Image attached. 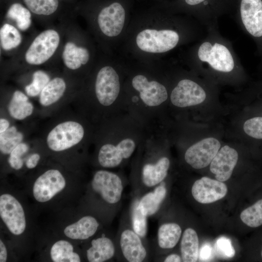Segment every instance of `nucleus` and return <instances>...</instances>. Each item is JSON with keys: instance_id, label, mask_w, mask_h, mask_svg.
I'll use <instances>...</instances> for the list:
<instances>
[{"instance_id": "41", "label": "nucleus", "mask_w": 262, "mask_h": 262, "mask_svg": "<svg viewBox=\"0 0 262 262\" xmlns=\"http://www.w3.org/2000/svg\"><path fill=\"white\" fill-rule=\"evenodd\" d=\"M40 159V155L37 153L31 154L26 160L25 164L29 169H33L35 167Z\"/></svg>"}, {"instance_id": "18", "label": "nucleus", "mask_w": 262, "mask_h": 262, "mask_svg": "<svg viewBox=\"0 0 262 262\" xmlns=\"http://www.w3.org/2000/svg\"><path fill=\"white\" fill-rule=\"evenodd\" d=\"M167 178L138 196L139 207L148 218L158 219L164 213L168 195Z\"/></svg>"}, {"instance_id": "1", "label": "nucleus", "mask_w": 262, "mask_h": 262, "mask_svg": "<svg viewBox=\"0 0 262 262\" xmlns=\"http://www.w3.org/2000/svg\"><path fill=\"white\" fill-rule=\"evenodd\" d=\"M117 115L114 131L99 147L97 159L102 168L123 167L146 139L142 132L144 125L131 115Z\"/></svg>"}, {"instance_id": "35", "label": "nucleus", "mask_w": 262, "mask_h": 262, "mask_svg": "<svg viewBox=\"0 0 262 262\" xmlns=\"http://www.w3.org/2000/svg\"><path fill=\"white\" fill-rule=\"evenodd\" d=\"M49 80V76L45 72L42 70L36 71L33 75L32 82L25 87L26 95L31 97H35L40 95Z\"/></svg>"}, {"instance_id": "17", "label": "nucleus", "mask_w": 262, "mask_h": 262, "mask_svg": "<svg viewBox=\"0 0 262 262\" xmlns=\"http://www.w3.org/2000/svg\"><path fill=\"white\" fill-rule=\"evenodd\" d=\"M240 20L254 37L262 36V0H235Z\"/></svg>"}, {"instance_id": "21", "label": "nucleus", "mask_w": 262, "mask_h": 262, "mask_svg": "<svg viewBox=\"0 0 262 262\" xmlns=\"http://www.w3.org/2000/svg\"><path fill=\"white\" fill-rule=\"evenodd\" d=\"M238 159V154L235 149L224 146L219 149L211 162L210 170L217 180L226 181L231 177Z\"/></svg>"}, {"instance_id": "24", "label": "nucleus", "mask_w": 262, "mask_h": 262, "mask_svg": "<svg viewBox=\"0 0 262 262\" xmlns=\"http://www.w3.org/2000/svg\"><path fill=\"white\" fill-rule=\"evenodd\" d=\"M199 241L196 230L187 228L182 232L180 240V253L182 262H195L199 256Z\"/></svg>"}, {"instance_id": "37", "label": "nucleus", "mask_w": 262, "mask_h": 262, "mask_svg": "<svg viewBox=\"0 0 262 262\" xmlns=\"http://www.w3.org/2000/svg\"><path fill=\"white\" fill-rule=\"evenodd\" d=\"M217 251L224 257H232L235 254V250L230 240L222 237L218 239L215 243Z\"/></svg>"}, {"instance_id": "23", "label": "nucleus", "mask_w": 262, "mask_h": 262, "mask_svg": "<svg viewBox=\"0 0 262 262\" xmlns=\"http://www.w3.org/2000/svg\"><path fill=\"white\" fill-rule=\"evenodd\" d=\"M100 226V222L96 217L87 215L67 226L64 232L65 235L69 238L85 240L93 237L99 229Z\"/></svg>"}, {"instance_id": "19", "label": "nucleus", "mask_w": 262, "mask_h": 262, "mask_svg": "<svg viewBox=\"0 0 262 262\" xmlns=\"http://www.w3.org/2000/svg\"><path fill=\"white\" fill-rule=\"evenodd\" d=\"M228 188L222 181L203 177L196 180L191 188V194L195 200L200 203L216 201L227 194Z\"/></svg>"}, {"instance_id": "13", "label": "nucleus", "mask_w": 262, "mask_h": 262, "mask_svg": "<svg viewBox=\"0 0 262 262\" xmlns=\"http://www.w3.org/2000/svg\"><path fill=\"white\" fill-rule=\"evenodd\" d=\"M0 215L13 234L18 235L25 230L26 223L23 209L13 196L8 194L0 196Z\"/></svg>"}, {"instance_id": "5", "label": "nucleus", "mask_w": 262, "mask_h": 262, "mask_svg": "<svg viewBox=\"0 0 262 262\" xmlns=\"http://www.w3.org/2000/svg\"><path fill=\"white\" fill-rule=\"evenodd\" d=\"M128 182L127 179L119 172L100 169L93 176L90 189L108 207L112 219L122 207L123 193Z\"/></svg>"}, {"instance_id": "26", "label": "nucleus", "mask_w": 262, "mask_h": 262, "mask_svg": "<svg viewBox=\"0 0 262 262\" xmlns=\"http://www.w3.org/2000/svg\"><path fill=\"white\" fill-rule=\"evenodd\" d=\"M66 89V83L62 78L56 77L50 80L39 95L40 104L44 107L53 105L63 96Z\"/></svg>"}, {"instance_id": "9", "label": "nucleus", "mask_w": 262, "mask_h": 262, "mask_svg": "<svg viewBox=\"0 0 262 262\" xmlns=\"http://www.w3.org/2000/svg\"><path fill=\"white\" fill-rule=\"evenodd\" d=\"M180 36L176 31L164 29H145L137 35L136 43L142 50L151 53L165 52L178 44Z\"/></svg>"}, {"instance_id": "8", "label": "nucleus", "mask_w": 262, "mask_h": 262, "mask_svg": "<svg viewBox=\"0 0 262 262\" xmlns=\"http://www.w3.org/2000/svg\"><path fill=\"white\" fill-rule=\"evenodd\" d=\"M196 54L199 61L216 71L229 73L235 67V60L232 52L220 41L209 39L201 42Z\"/></svg>"}, {"instance_id": "7", "label": "nucleus", "mask_w": 262, "mask_h": 262, "mask_svg": "<svg viewBox=\"0 0 262 262\" xmlns=\"http://www.w3.org/2000/svg\"><path fill=\"white\" fill-rule=\"evenodd\" d=\"M120 91L119 77L112 66H105L98 72L95 84L96 103L99 108L108 110L123 108L117 103Z\"/></svg>"}, {"instance_id": "32", "label": "nucleus", "mask_w": 262, "mask_h": 262, "mask_svg": "<svg viewBox=\"0 0 262 262\" xmlns=\"http://www.w3.org/2000/svg\"><path fill=\"white\" fill-rule=\"evenodd\" d=\"M7 17L16 21L17 27L22 31L27 30L31 24L30 11L18 3H14L10 6Z\"/></svg>"}, {"instance_id": "2", "label": "nucleus", "mask_w": 262, "mask_h": 262, "mask_svg": "<svg viewBox=\"0 0 262 262\" xmlns=\"http://www.w3.org/2000/svg\"><path fill=\"white\" fill-rule=\"evenodd\" d=\"M170 164L159 138H146L132 157L129 179L131 196H139L165 180Z\"/></svg>"}, {"instance_id": "39", "label": "nucleus", "mask_w": 262, "mask_h": 262, "mask_svg": "<svg viewBox=\"0 0 262 262\" xmlns=\"http://www.w3.org/2000/svg\"><path fill=\"white\" fill-rule=\"evenodd\" d=\"M29 146L25 143L21 142L12 151L9 156L19 159H22V156L29 151Z\"/></svg>"}, {"instance_id": "15", "label": "nucleus", "mask_w": 262, "mask_h": 262, "mask_svg": "<svg viewBox=\"0 0 262 262\" xmlns=\"http://www.w3.org/2000/svg\"><path fill=\"white\" fill-rule=\"evenodd\" d=\"M206 94L196 82L185 79L180 81L172 90L170 97L172 104L179 108L198 105L206 99Z\"/></svg>"}, {"instance_id": "29", "label": "nucleus", "mask_w": 262, "mask_h": 262, "mask_svg": "<svg viewBox=\"0 0 262 262\" xmlns=\"http://www.w3.org/2000/svg\"><path fill=\"white\" fill-rule=\"evenodd\" d=\"M50 256L55 262H79L80 256L73 251L72 245L65 240L56 242L51 247Z\"/></svg>"}, {"instance_id": "22", "label": "nucleus", "mask_w": 262, "mask_h": 262, "mask_svg": "<svg viewBox=\"0 0 262 262\" xmlns=\"http://www.w3.org/2000/svg\"><path fill=\"white\" fill-rule=\"evenodd\" d=\"M90 246L86 251V258L90 262H104L116 260L115 237L112 238L102 233L91 240Z\"/></svg>"}, {"instance_id": "33", "label": "nucleus", "mask_w": 262, "mask_h": 262, "mask_svg": "<svg viewBox=\"0 0 262 262\" xmlns=\"http://www.w3.org/2000/svg\"><path fill=\"white\" fill-rule=\"evenodd\" d=\"M0 38L1 46L5 50L17 47L22 40L18 31L14 26L7 23L0 28Z\"/></svg>"}, {"instance_id": "34", "label": "nucleus", "mask_w": 262, "mask_h": 262, "mask_svg": "<svg viewBox=\"0 0 262 262\" xmlns=\"http://www.w3.org/2000/svg\"><path fill=\"white\" fill-rule=\"evenodd\" d=\"M28 8L37 15H49L58 6V0H24Z\"/></svg>"}, {"instance_id": "30", "label": "nucleus", "mask_w": 262, "mask_h": 262, "mask_svg": "<svg viewBox=\"0 0 262 262\" xmlns=\"http://www.w3.org/2000/svg\"><path fill=\"white\" fill-rule=\"evenodd\" d=\"M242 221L247 227L256 229L262 226V197L244 210L240 214Z\"/></svg>"}, {"instance_id": "10", "label": "nucleus", "mask_w": 262, "mask_h": 262, "mask_svg": "<svg viewBox=\"0 0 262 262\" xmlns=\"http://www.w3.org/2000/svg\"><path fill=\"white\" fill-rule=\"evenodd\" d=\"M60 37L53 30H47L37 35L27 50L25 58L31 65H39L49 60L59 43Z\"/></svg>"}, {"instance_id": "14", "label": "nucleus", "mask_w": 262, "mask_h": 262, "mask_svg": "<svg viewBox=\"0 0 262 262\" xmlns=\"http://www.w3.org/2000/svg\"><path fill=\"white\" fill-rule=\"evenodd\" d=\"M126 15L125 5L115 0L103 7L98 16V26L103 34L109 37L117 36L124 27Z\"/></svg>"}, {"instance_id": "28", "label": "nucleus", "mask_w": 262, "mask_h": 262, "mask_svg": "<svg viewBox=\"0 0 262 262\" xmlns=\"http://www.w3.org/2000/svg\"><path fill=\"white\" fill-rule=\"evenodd\" d=\"M128 211L133 229L142 238H147L148 217L143 213L139 207L138 196H131Z\"/></svg>"}, {"instance_id": "4", "label": "nucleus", "mask_w": 262, "mask_h": 262, "mask_svg": "<svg viewBox=\"0 0 262 262\" xmlns=\"http://www.w3.org/2000/svg\"><path fill=\"white\" fill-rule=\"evenodd\" d=\"M116 260L123 262H147L153 261L151 244L147 238L138 235L133 229L128 210L121 216L115 237Z\"/></svg>"}, {"instance_id": "42", "label": "nucleus", "mask_w": 262, "mask_h": 262, "mask_svg": "<svg viewBox=\"0 0 262 262\" xmlns=\"http://www.w3.org/2000/svg\"><path fill=\"white\" fill-rule=\"evenodd\" d=\"M7 253L6 247L0 240V262H5L7 260Z\"/></svg>"}, {"instance_id": "36", "label": "nucleus", "mask_w": 262, "mask_h": 262, "mask_svg": "<svg viewBox=\"0 0 262 262\" xmlns=\"http://www.w3.org/2000/svg\"><path fill=\"white\" fill-rule=\"evenodd\" d=\"M245 132L257 139H262V116H255L245 121L243 126Z\"/></svg>"}, {"instance_id": "3", "label": "nucleus", "mask_w": 262, "mask_h": 262, "mask_svg": "<svg viewBox=\"0 0 262 262\" xmlns=\"http://www.w3.org/2000/svg\"><path fill=\"white\" fill-rule=\"evenodd\" d=\"M131 85L138 95L131 98L126 108L130 110V115L145 125L167 100V89L162 83L155 80L149 81L146 76L141 74L133 77Z\"/></svg>"}, {"instance_id": "40", "label": "nucleus", "mask_w": 262, "mask_h": 262, "mask_svg": "<svg viewBox=\"0 0 262 262\" xmlns=\"http://www.w3.org/2000/svg\"><path fill=\"white\" fill-rule=\"evenodd\" d=\"M212 254V249L210 245L206 244L202 246L199 252L200 260L202 261H207L211 258Z\"/></svg>"}, {"instance_id": "12", "label": "nucleus", "mask_w": 262, "mask_h": 262, "mask_svg": "<svg viewBox=\"0 0 262 262\" xmlns=\"http://www.w3.org/2000/svg\"><path fill=\"white\" fill-rule=\"evenodd\" d=\"M220 147V142L215 138L203 139L186 149L184 155V160L193 168H204L211 164Z\"/></svg>"}, {"instance_id": "43", "label": "nucleus", "mask_w": 262, "mask_h": 262, "mask_svg": "<svg viewBox=\"0 0 262 262\" xmlns=\"http://www.w3.org/2000/svg\"><path fill=\"white\" fill-rule=\"evenodd\" d=\"M10 127V123L7 119L0 118V133L7 130Z\"/></svg>"}, {"instance_id": "27", "label": "nucleus", "mask_w": 262, "mask_h": 262, "mask_svg": "<svg viewBox=\"0 0 262 262\" xmlns=\"http://www.w3.org/2000/svg\"><path fill=\"white\" fill-rule=\"evenodd\" d=\"M63 59L67 67L75 70L87 63L89 53L86 49L78 47L73 42H68L65 46Z\"/></svg>"}, {"instance_id": "31", "label": "nucleus", "mask_w": 262, "mask_h": 262, "mask_svg": "<svg viewBox=\"0 0 262 262\" xmlns=\"http://www.w3.org/2000/svg\"><path fill=\"white\" fill-rule=\"evenodd\" d=\"M23 139V134L15 126H10L0 133V150L3 154H10Z\"/></svg>"}, {"instance_id": "20", "label": "nucleus", "mask_w": 262, "mask_h": 262, "mask_svg": "<svg viewBox=\"0 0 262 262\" xmlns=\"http://www.w3.org/2000/svg\"><path fill=\"white\" fill-rule=\"evenodd\" d=\"M235 0H177L175 6L186 9L202 17L215 16L232 5Z\"/></svg>"}, {"instance_id": "38", "label": "nucleus", "mask_w": 262, "mask_h": 262, "mask_svg": "<svg viewBox=\"0 0 262 262\" xmlns=\"http://www.w3.org/2000/svg\"><path fill=\"white\" fill-rule=\"evenodd\" d=\"M154 262H182L181 255L177 253H170L168 254H163L156 256L153 258Z\"/></svg>"}, {"instance_id": "11", "label": "nucleus", "mask_w": 262, "mask_h": 262, "mask_svg": "<svg viewBox=\"0 0 262 262\" xmlns=\"http://www.w3.org/2000/svg\"><path fill=\"white\" fill-rule=\"evenodd\" d=\"M158 225L155 241L151 244L154 257L174 248L180 241L182 233L180 225L167 220L164 214L158 218Z\"/></svg>"}, {"instance_id": "6", "label": "nucleus", "mask_w": 262, "mask_h": 262, "mask_svg": "<svg viewBox=\"0 0 262 262\" xmlns=\"http://www.w3.org/2000/svg\"><path fill=\"white\" fill-rule=\"evenodd\" d=\"M86 135L84 126L80 121L67 120L56 125L46 139L49 149L61 152L69 149L83 141Z\"/></svg>"}, {"instance_id": "16", "label": "nucleus", "mask_w": 262, "mask_h": 262, "mask_svg": "<svg viewBox=\"0 0 262 262\" xmlns=\"http://www.w3.org/2000/svg\"><path fill=\"white\" fill-rule=\"evenodd\" d=\"M66 184L65 179L59 170H48L35 181L33 190V196L38 202H47L61 192Z\"/></svg>"}, {"instance_id": "25", "label": "nucleus", "mask_w": 262, "mask_h": 262, "mask_svg": "<svg viewBox=\"0 0 262 262\" xmlns=\"http://www.w3.org/2000/svg\"><path fill=\"white\" fill-rule=\"evenodd\" d=\"M34 106L27 95L19 90L15 91L8 105V112L14 119H25L33 112Z\"/></svg>"}, {"instance_id": "44", "label": "nucleus", "mask_w": 262, "mask_h": 262, "mask_svg": "<svg viewBox=\"0 0 262 262\" xmlns=\"http://www.w3.org/2000/svg\"><path fill=\"white\" fill-rule=\"evenodd\" d=\"M260 257L261 259L262 260V246L260 250Z\"/></svg>"}]
</instances>
